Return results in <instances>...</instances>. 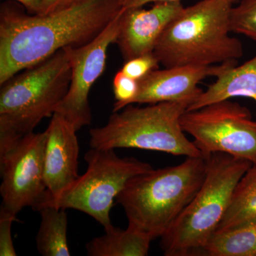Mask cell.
Masks as SVG:
<instances>
[{"label":"cell","mask_w":256,"mask_h":256,"mask_svg":"<svg viewBox=\"0 0 256 256\" xmlns=\"http://www.w3.org/2000/svg\"><path fill=\"white\" fill-rule=\"evenodd\" d=\"M122 0H88L46 15L6 2L0 10V85L66 47L87 44L122 9Z\"/></svg>","instance_id":"6da1fadb"},{"label":"cell","mask_w":256,"mask_h":256,"mask_svg":"<svg viewBox=\"0 0 256 256\" xmlns=\"http://www.w3.org/2000/svg\"><path fill=\"white\" fill-rule=\"evenodd\" d=\"M237 0H201L184 8L162 34L154 54L164 68L237 62L242 42L230 36V10Z\"/></svg>","instance_id":"7a4b0ae2"},{"label":"cell","mask_w":256,"mask_h":256,"mask_svg":"<svg viewBox=\"0 0 256 256\" xmlns=\"http://www.w3.org/2000/svg\"><path fill=\"white\" fill-rule=\"evenodd\" d=\"M203 156L186 158L181 164L152 169L131 178L116 197L128 224L161 238L193 200L206 175Z\"/></svg>","instance_id":"3957f363"},{"label":"cell","mask_w":256,"mask_h":256,"mask_svg":"<svg viewBox=\"0 0 256 256\" xmlns=\"http://www.w3.org/2000/svg\"><path fill=\"white\" fill-rule=\"evenodd\" d=\"M206 162L201 188L160 238L164 256L202 255L226 212L234 188L252 165L222 152L212 153Z\"/></svg>","instance_id":"277c9868"},{"label":"cell","mask_w":256,"mask_h":256,"mask_svg":"<svg viewBox=\"0 0 256 256\" xmlns=\"http://www.w3.org/2000/svg\"><path fill=\"white\" fill-rule=\"evenodd\" d=\"M72 68L66 48L10 78L0 90V140L34 132L54 114L68 92Z\"/></svg>","instance_id":"5b68a950"},{"label":"cell","mask_w":256,"mask_h":256,"mask_svg":"<svg viewBox=\"0 0 256 256\" xmlns=\"http://www.w3.org/2000/svg\"><path fill=\"white\" fill-rule=\"evenodd\" d=\"M188 108L186 104L178 102L150 104L146 107L128 105L114 112L105 126L90 130L89 144L98 149L136 148L174 156H202L180 124V118Z\"/></svg>","instance_id":"8992f818"},{"label":"cell","mask_w":256,"mask_h":256,"mask_svg":"<svg viewBox=\"0 0 256 256\" xmlns=\"http://www.w3.org/2000/svg\"><path fill=\"white\" fill-rule=\"evenodd\" d=\"M114 150L92 148L86 153V172L55 200L38 204L44 206L72 208L98 222L104 230L112 226L110 216L116 197L131 178L153 169L149 163L134 158H120Z\"/></svg>","instance_id":"52a82bcc"},{"label":"cell","mask_w":256,"mask_h":256,"mask_svg":"<svg viewBox=\"0 0 256 256\" xmlns=\"http://www.w3.org/2000/svg\"><path fill=\"white\" fill-rule=\"evenodd\" d=\"M180 124L206 159L222 152L256 164V121L245 106L230 100L214 102L186 111Z\"/></svg>","instance_id":"ba28073f"},{"label":"cell","mask_w":256,"mask_h":256,"mask_svg":"<svg viewBox=\"0 0 256 256\" xmlns=\"http://www.w3.org/2000/svg\"><path fill=\"white\" fill-rule=\"evenodd\" d=\"M46 140L44 131L0 141L2 206L16 215L25 207L34 208L46 193Z\"/></svg>","instance_id":"9c48e42d"},{"label":"cell","mask_w":256,"mask_h":256,"mask_svg":"<svg viewBox=\"0 0 256 256\" xmlns=\"http://www.w3.org/2000/svg\"><path fill=\"white\" fill-rule=\"evenodd\" d=\"M122 12L124 8L105 30L87 44L76 48L66 47L72 68V80L66 95L54 114L64 116L77 130L92 122L89 92L105 70L108 50L118 35Z\"/></svg>","instance_id":"30bf717a"},{"label":"cell","mask_w":256,"mask_h":256,"mask_svg":"<svg viewBox=\"0 0 256 256\" xmlns=\"http://www.w3.org/2000/svg\"><path fill=\"white\" fill-rule=\"evenodd\" d=\"M237 62L156 69L138 80V94L131 104L178 102L186 104L188 108L204 92L198 86L202 80L217 77L228 65Z\"/></svg>","instance_id":"8fae6325"},{"label":"cell","mask_w":256,"mask_h":256,"mask_svg":"<svg viewBox=\"0 0 256 256\" xmlns=\"http://www.w3.org/2000/svg\"><path fill=\"white\" fill-rule=\"evenodd\" d=\"M45 131L44 174L46 191L38 204L60 197L80 176L78 130L74 124L62 114H54Z\"/></svg>","instance_id":"7c38bea8"},{"label":"cell","mask_w":256,"mask_h":256,"mask_svg":"<svg viewBox=\"0 0 256 256\" xmlns=\"http://www.w3.org/2000/svg\"><path fill=\"white\" fill-rule=\"evenodd\" d=\"M184 9L181 2L154 3L149 10L124 9L114 44H117L124 62L152 53L162 34Z\"/></svg>","instance_id":"4fadbf2b"},{"label":"cell","mask_w":256,"mask_h":256,"mask_svg":"<svg viewBox=\"0 0 256 256\" xmlns=\"http://www.w3.org/2000/svg\"><path fill=\"white\" fill-rule=\"evenodd\" d=\"M235 97L248 98L256 102V55L242 65H228L186 111Z\"/></svg>","instance_id":"5bb4252c"},{"label":"cell","mask_w":256,"mask_h":256,"mask_svg":"<svg viewBox=\"0 0 256 256\" xmlns=\"http://www.w3.org/2000/svg\"><path fill=\"white\" fill-rule=\"evenodd\" d=\"M149 234L128 224L127 228L111 226L105 234L86 246L89 256H146L152 242Z\"/></svg>","instance_id":"9a60e30c"},{"label":"cell","mask_w":256,"mask_h":256,"mask_svg":"<svg viewBox=\"0 0 256 256\" xmlns=\"http://www.w3.org/2000/svg\"><path fill=\"white\" fill-rule=\"evenodd\" d=\"M256 223V164H252L234 188L226 212L216 233Z\"/></svg>","instance_id":"2e32d148"},{"label":"cell","mask_w":256,"mask_h":256,"mask_svg":"<svg viewBox=\"0 0 256 256\" xmlns=\"http://www.w3.org/2000/svg\"><path fill=\"white\" fill-rule=\"evenodd\" d=\"M41 224L36 237V249L43 256H69L68 217L65 208L44 206L38 210Z\"/></svg>","instance_id":"e0dca14e"},{"label":"cell","mask_w":256,"mask_h":256,"mask_svg":"<svg viewBox=\"0 0 256 256\" xmlns=\"http://www.w3.org/2000/svg\"><path fill=\"white\" fill-rule=\"evenodd\" d=\"M202 256H256V223L214 234Z\"/></svg>","instance_id":"ac0fdd59"},{"label":"cell","mask_w":256,"mask_h":256,"mask_svg":"<svg viewBox=\"0 0 256 256\" xmlns=\"http://www.w3.org/2000/svg\"><path fill=\"white\" fill-rule=\"evenodd\" d=\"M230 28L256 42V0H238L230 10Z\"/></svg>","instance_id":"d6986e66"},{"label":"cell","mask_w":256,"mask_h":256,"mask_svg":"<svg viewBox=\"0 0 256 256\" xmlns=\"http://www.w3.org/2000/svg\"><path fill=\"white\" fill-rule=\"evenodd\" d=\"M114 92L116 102L114 106V112L122 110L126 106L130 105L138 92V80L124 75L119 70L114 79Z\"/></svg>","instance_id":"ffe728a7"},{"label":"cell","mask_w":256,"mask_h":256,"mask_svg":"<svg viewBox=\"0 0 256 256\" xmlns=\"http://www.w3.org/2000/svg\"><path fill=\"white\" fill-rule=\"evenodd\" d=\"M160 64L159 60L152 52L127 60L120 70L130 78L140 80L152 70L158 69Z\"/></svg>","instance_id":"44dd1931"},{"label":"cell","mask_w":256,"mask_h":256,"mask_svg":"<svg viewBox=\"0 0 256 256\" xmlns=\"http://www.w3.org/2000/svg\"><path fill=\"white\" fill-rule=\"evenodd\" d=\"M16 220V215L2 206L0 208V256H16L14 242L12 237V225Z\"/></svg>","instance_id":"7402d4cb"},{"label":"cell","mask_w":256,"mask_h":256,"mask_svg":"<svg viewBox=\"0 0 256 256\" xmlns=\"http://www.w3.org/2000/svg\"><path fill=\"white\" fill-rule=\"evenodd\" d=\"M88 0H42L38 15H46L82 4Z\"/></svg>","instance_id":"603a6c76"},{"label":"cell","mask_w":256,"mask_h":256,"mask_svg":"<svg viewBox=\"0 0 256 256\" xmlns=\"http://www.w3.org/2000/svg\"><path fill=\"white\" fill-rule=\"evenodd\" d=\"M181 2V0H122V8H142L144 5L154 2Z\"/></svg>","instance_id":"cb8c5ba5"},{"label":"cell","mask_w":256,"mask_h":256,"mask_svg":"<svg viewBox=\"0 0 256 256\" xmlns=\"http://www.w3.org/2000/svg\"><path fill=\"white\" fill-rule=\"evenodd\" d=\"M22 5L30 14H38L41 10L42 0H14Z\"/></svg>","instance_id":"d4e9b609"},{"label":"cell","mask_w":256,"mask_h":256,"mask_svg":"<svg viewBox=\"0 0 256 256\" xmlns=\"http://www.w3.org/2000/svg\"><path fill=\"white\" fill-rule=\"evenodd\" d=\"M237 1H238V0H237Z\"/></svg>","instance_id":"484cf974"}]
</instances>
